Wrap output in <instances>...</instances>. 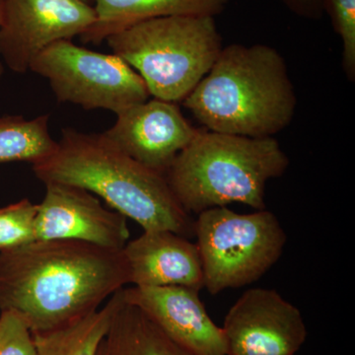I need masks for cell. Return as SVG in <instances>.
<instances>
[{
	"mask_svg": "<svg viewBox=\"0 0 355 355\" xmlns=\"http://www.w3.org/2000/svg\"><path fill=\"white\" fill-rule=\"evenodd\" d=\"M2 331H3V320L0 317V335H1Z\"/></svg>",
	"mask_w": 355,
	"mask_h": 355,
	"instance_id": "7402d4cb",
	"label": "cell"
},
{
	"mask_svg": "<svg viewBox=\"0 0 355 355\" xmlns=\"http://www.w3.org/2000/svg\"><path fill=\"white\" fill-rule=\"evenodd\" d=\"M37 205L28 198L0 209V251L34 241Z\"/></svg>",
	"mask_w": 355,
	"mask_h": 355,
	"instance_id": "ac0fdd59",
	"label": "cell"
},
{
	"mask_svg": "<svg viewBox=\"0 0 355 355\" xmlns=\"http://www.w3.org/2000/svg\"><path fill=\"white\" fill-rule=\"evenodd\" d=\"M86 3L90 4V6H94L95 0H83Z\"/></svg>",
	"mask_w": 355,
	"mask_h": 355,
	"instance_id": "603a6c76",
	"label": "cell"
},
{
	"mask_svg": "<svg viewBox=\"0 0 355 355\" xmlns=\"http://www.w3.org/2000/svg\"><path fill=\"white\" fill-rule=\"evenodd\" d=\"M4 69H3V64H1V62H0V77L2 76V74H3Z\"/></svg>",
	"mask_w": 355,
	"mask_h": 355,
	"instance_id": "cb8c5ba5",
	"label": "cell"
},
{
	"mask_svg": "<svg viewBox=\"0 0 355 355\" xmlns=\"http://www.w3.org/2000/svg\"><path fill=\"white\" fill-rule=\"evenodd\" d=\"M95 19L94 7L83 0H0V55L25 73L46 46L80 36Z\"/></svg>",
	"mask_w": 355,
	"mask_h": 355,
	"instance_id": "ba28073f",
	"label": "cell"
},
{
	"mask_svg": "<svg viewBox=\"0 0 355 355\" xmlns=\"http://www.w3.org/2000/svg\"><path fill=\"white\" fill-rule=\"evenodd\" d=\"M198 130L177 103L154 98L116 114V123L103 135L140 164L166 175Z\"/></svg>",
	"mask_w": 355,
	"mask_h": 355,
	"instance_id": "8fae6325",
	"label": "cell"
},
{
	"mask_svg": "<svg viewBox=\"0 0 355 355\" xmlns=\"http://www.w3.org/2000/svg\"><path fill=\"white\" fill-rule=\"evenodd\" d=\"M183 105L210 132L266 139L291 125L297 98L279 51L234 44L222 48Z\"/></svg>",
	"mask_w": 355,
	"mask_h": 355,
	"instance_id": "3957f363",
	"label": "cell"
},
{
	"mask_svg": "<svg viewBox=\"0 0 355 355\" xmlns=\"http://www.w3.org/2000/svg\"><path fill=\"white\" fill-rule=\"evenodd\" d=\"M35 240H76L112 250L130 241L128 218L103 207L94 193L76 186L46 184L37 205Z\"/></svg>",
	"mask_w": 355,
	"mask_h": 355,
	"instance_id": "30bf717a",
	"label": "cell"
},
{
	"mask_svg": "<svg viewBox=\"0 0 355 355\" xmlns=\"http://www.w3.org/2000/svg\"><path fill=\"white\" fill-rule=\"evenodd\" d=\"M195 237L205 288L212 295L260 279L279 261L287 241L273 212L263 209L242 214L227 207L198 214Z\"/></svg>",
	"mask_w": 355,
	"mask_h": 355,
	"instance_id": "8992f818",
	"label": "cell"
},
{
	"mask_svg": "<svg viewBox=\"0 0 355 355\" xmlns=\"http://www.w3.org/2000/svg\"><path fill=\"white\" fill-rule=\"evenodd\" d=\"M323 10L330 15L334 30L343 43V72L355 80V0H323Z\"/></svg>",
	"mask_w": 355,
	"mask_h": 355,
	"instance_id": "d6986e66",
	"label": "cell"
},
{
	"mask_svg": "<svg viewBox=\"0 0 355 355\" xmlns=\"http://www.w3.org/2000/svg\"><path fill=\"white\" fill-rule=\"evenodd\" d=\"M135 286L205 288L197 244L169 230H146L123 249Z\"/></svg>",
	"mask_w": 355,
	"mask_h": 355,
	"instance_id": "4fadbf2b",
	"label": "cell"
},
{
	"mask_svg": "<svg viewBox=\"0 0 355 355\" xmlns=\"http://www.w3.org/2000/svg\"><path fill=\"white\" fill-rule=\"evenodd\" d=\"M127 284L123 250L34 240L0 251V312L17 315L32 334L80 321Z\"/></svg>",
	"mask_w": 355,
	"mask_h": 355,
	"instance_id": "6da1fadb",
	"label": "cell"
},
{
	"mask_svg": "<svg viewBox=\"0 0 355 355\" xmlns=\"http://www.w3.org/2000/svg\"><path fill=\"white\" fill-rule=\"evenodd\" d=\"M123 297L137 306L168 338L193 355H227L225 336L200 298L186 286H132Z\"/></svg>",
	"mask_w": 355,
	"mask_h": 355,
	"instance_id": "7c38bea8",
	"label": "cell"
},
{
	"mask_svg": "<svg viewBox=\"0 0 355 355\" xmlns=\"http://www.w3.org/2000/svg\"><path fill=\"white\" fill-rule=\"evenodd\" d=\"M146 83L149 94L183 102L223 48L212 16H168L133 25L106 40Z\"/></svg>",
	"mask_w": 355,
	"mask_h": 355,
	"instance_id": "5b68a950",
	"label": "cell"
},
{
	"mask_svg": "<svg viewBox=\"0 0 355 355\" xmlns=\"http://www.w3.org/2000/svg\"><path fill=\"white\" fill-rule=\"evenodd\" d=\"M221 328L227 355H295L308 334L298 308L268 288L244 292Z\"/></svg>",
	"mask_w": 355,
	"mask_h": 355,
	"instance_id": "9c48e42d",
	"label": "cell"
},
{
	"mask_svg": "<svg viewBox=\"0 0 355 355\" xmlns=\"http://www.w3.org/2000/svg\"><path fill=\"white\" fill-rule=\"evenodd\" d=\"M3 331L0 335V355H37L32 331L12 312H0Z\"/></svg>",
	"mask_w": 355,
	"mask_h": 355,
	"instance_id": "ffe728a7",
	"label": "cell"
},
{
	"mask_svg": "<svg viewBox=\"0 0 355 355\" xmlns=\"http://www.w3.org/2000/svg\"><path fill=\"white\" fill-rule=\"evenodd\" d=\"M288 167V156L273 137L200 130L165 177L182 207L198 216L232 202L266 209V184Z\"/></svg>",
	"mask_w": 355,
	"mask_h": 355,
	"instance_id": "277c9868",
	"label": "cell"
},
{
	"mask_svg": "<svg viewBox=\"0 0 355 355\" xmlns=\"http://www.w3.org/2000/svg\"><path fill=\"white\" fill-rule=\"evenodd\" d=\"M33 172L44 184H70L94 193L144 231L195 237V219L178 202L165 175L140 164L103 133L64 128L57 150L33 165Z\"/></svg>",
	"mask_w": 355,
	"mask_h": 355,
	"instance_id": "7a4b0ae2",
	"label": "cell"
},
{
	"mask_svg": "<svg viewBox=\"0 0 355 355\" xmlns=\"http://www.w3.org/2000/svg\"><path fill=\"white\" fill-rule=\"evenodd\" d=\"M121 289L80 321L48 333L33 334L37 355H95L120 303Z\"/></svg>",
	"mask_w": 355,
	"mask_h": 355,
	"instance_id": "2e32d148",
	"label": "cell"
},
{
	"mask_svg": "<svg viewBox=\"0 0 355 355\" xmlns=\"http://www.w3.org/2000/svg\"><path fill=\"white\" fill-rule=\"evenodd\" d=\"M30 70L50 83L55 99L84 110L118 114L150 97L141 76L118 55L97 53L62 40L32 60Z\"/></svg>",
	"mask_w": 355,
	"mask_h": 355,
	"instance_id": "52a82bcc",
	"label": "cell"
},
{
	"mask_svg": "<svg viewBox=\"0 0 355 355\" xmlns=\"http://www.w3.org/2000/svg\"><path fill=\"white\" fill-rule=\"evenodd\" d=\"M50 116L26 120L22 116H0V163L41 162L55 153L58 141L49 130Z\"/></svg>",
	"mask_w": 355,
	"mask_h": 355,
	"instance_id": "e0dca14e",
	"label": "cell"
},
{
	"mask_svg": "<svg viewBox=\"0 0 355 355\" xmlns=\"http://www.w3.org/2000/svg\"><path fill=\"white\" fill-rule=\"evenodd\" d=\"M231 0H95L94 23L79 36L83 44H100L133 25L168 16L216 17Z\"/></svg>",
	"mask_w": 355,
	"mask_h": 355,
	"instance_id": "5bb4252c",
	"label": "cell"
},
{
	"mask_svg": "<svg viewBox=\"0 0 355 355\" xmlns=\"http://www.w3.org/2000/svg\"><path fill=\"white\" fill-rule=\"evenodd\" d=\"M292 11L302 17L318 19L323 13V0H282Z\"/></svg>",
	"mask_w": 355,
	"mask_h": 355,
	"instance_id": "44dd1931",
	"label": "cell"
},
{
	"mask_svg": "<svg viewBox=\"0 0 355 355\" xmlns=\"http://www.w3.org/2000/svg\"><path fill=\"white\" fill-rule=\"evenodd\" d=\"M95 355H193L173 342L146 313L128 302L123 289L108 331Z\"/></svg>",
	"mask_w": 355,
	"mask_h": 355,
	"instance_id": "9a60e30c",
	"label": "cell"
}]
</instances>
